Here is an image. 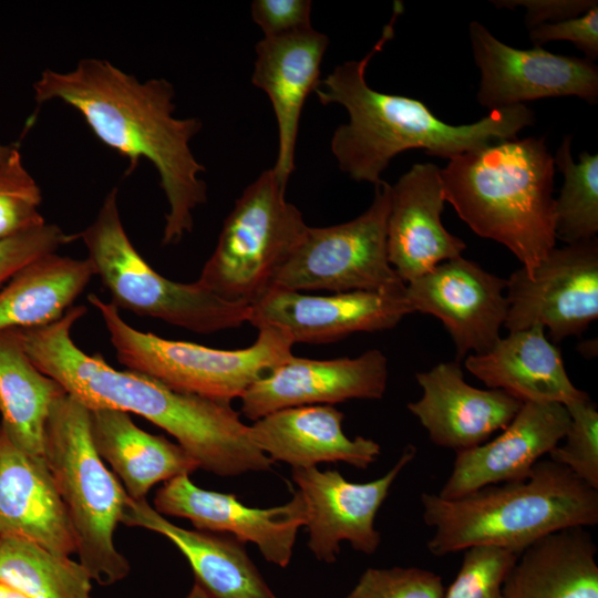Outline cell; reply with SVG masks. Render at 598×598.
I'll list each match as a JSON object with an SVG mask.
<instances>
[{"mask_svg": "<svg viewBox=\"0 0 598 598\" xmlns=\"http://www.w3.org/2000/svg\"><path fill=\"white\" fill-rule=\"evenodd\" d=\"M33 91L38 104L58 100L75 109L103 144L130 159V172L142 158L154 165L169 206L163 245L192 231L193 212L207 199L205 168L189 145L202 122L174 116L168 81L141 82L106 60L84 58L68 72L44 70Z\"/></svg>", "mask_w": 598, "mask_h": 598, "instance_id": "cell-2", "label": "cell"}, {"mask_svg": "<svg viewBox=\"0 0 598 598\" xmlns=\"http://www.w3.org/2000/svg\"><path fill=\"white\" fill-rule=\"evenodd\" d=\"M442 578L419 567L368 568L346 598H443Z\"/></svg>", "mask_w": 598, "mask_h": 598, "instance_id": "cell-35", "label": "cell"}, {"mask_svg": "<svg viewBox=\"0 0 598 598\" xmlns=\"http://www.w3.org/2000/svg\"><path fill=\"white\" fill-rule=\"evenodd\" d=\"M87 300L100 312L118 361L179 392L230 403L293 355L291 337L276 327L258 328L248 348L221 350L142 332L123 320L114 303L92 293Z\"/></svg>", "mask_w": 598, "mask_h": 598, "instance_id": "cell-7", "label": "cell"}, {"mask_svg": "<svg viewBox=\"0 0 598 598\" xmlns=\"http://www.w3.org/2000/svg\"><path fill=\"white\" fill-rule=\"evenodd\" d=\"M154 509L162 515L186 518L198 530L228 533L241 543L256 544L264 558L287 567L300 527L306 524V505L299 491L283 505L249 507L235 494L207 491L189 475L164 483L154 497Z\"/></svg>", "mask_w": 598, "mask_h": 598, "instance_id": "cell-16", "label": "cell"}, {"mask_svg": "<svg viewBox=\"0 0 598 598\" xmlns=\"http://www.w3.org/2000/svg\"><path fill=\"white\" fill-rule=\"evenodd\" d=\"M466 369L488 389L505 391L523 403L568 405L589 395L570 381L559 349L538 326L508 332L482 354H470Z\"/></svg>", "mask_w": 598, "mask_h": 598, "instance_id": "cell-24", "label": "cell"}, {"mask_svg": "<svg viewBox=\"0 0 598 598\" xmlns=\"http://www.w3.org/2000/svg\"><path fill=\"white\" fill-rule=\"evenodd\" d=\"M329 39L312 27L262 38L255 47L252 84L265 91L278 125V155L272 171L287 185L295 169V148L303 104L320 82Z\"/></svg>", "mask_w": 598, "mask_h": 598, "instance_id": "cell-21", "label": "cell"}, {"mask_svg": "<svg viewBox=\"0 0 598 598\" xmlns=\"http://www.w3.org/2000/svg\"><path fill=\"white\" fill-rule=\"evenodd\" d=\"M414 312L404 293L348 291L328 296L271 287L250 305L254 327L285 330L295 343H328L395 327Z\"/></svg>", "mask_w": 598, "mask_h": 598, "instance_id": "cell-15", "label": "cell"}, {"mask_svg": "<svg viewBox=\"0 0 598 598\" xmlns=\"http://www.w3.org/2000/svg\"><path fill=\"white\" fill-rule=\"evenodd\" d=\"M422 396L408 410L432 443L456 452L475 447L503 430L523 402L505 391L470 385L458 361L442 362L415 374Z\"/></svg>", "mask_w": 598, "mask_h": 598, "instance_id": "cell-20", "label": "cell"}, {"mask_svg": "<svg viewBox=\"0 0 598 598\" xmlns=\"http://www.w3.org/2000/svg\"><path fill=\"white\" fill-rule=\"evenodd\" d=\"M64 389L30 360L18 329L0 331V429L24 454L44 458L45 427Z\"/></svg>", "mask_w": 598, "mask_h": 598, "instance_id": "cell-28", "label": "cell"}, {"mask_svg": "<svg viewBox=\"0 0 598 598\" xmlns=\"http://www.w3.org/2000/svg\"><path fill=\"white\" fill-rule=\"evenodd\" d=\"M445 202L441 168L433 163L414 164L391 185L388 258L405 285L466 248L442 224Z\"/></svg>", "mask_w": 598, "mask_h": 598, "instance_id": "cell-19", "label": "cell"}, {"mask_svg": "<svg viewBox=\"0 0 598 598\" xmlns=\"http://www.w3.org/2000/svg\"><path fill=\"white\" fill-rule=\"evenodd\" d=\"M481 71L477 102L493 110L545 97L598 101V68L588 59L555 54L540 47L517 49L495 38L481 22L468 25Z\"/></svg>", "mask_w": 598, "mask_h": 598, "instance_id": "cell-12", "label": "cell"}, {"mask_svg": "<svg viewBox=\"0 0 598 598\" xmlns=\"http://www.w3.org/2000/svg\"><path fill=\"white\" fill-rule=\"evenodd\" d=\"M388 375V359L378 349L330 360L292 355L243 393L240 411L256 421L288 408L378 400L385 392Z\"/></svg>", "mask_w": 598, "mask_h": 598, "instance_id": "cell-17", "label": "cell"}, {"mask_svg": "<svg viewBox=\"0 0 598 598\" xmlns=\"http://www.w3.org/2000/svg\"><path fill=\"white\" fill-rule=\"evenodd\" d=\"M44 460L71 523L79 561L99 585L124 579L131 566L114 545V532L130 497L93 445L90 410L68 393L51 410Z\"/></svg>", "mask_w": 598, "mask_h": 598, "instance_id": "cell-6", "label": "cell"}, {"mask_svg": "<svg viewBox=\"0 0 598 598\" xmlns=\"http://www.w3.org/2000/svg\"><path fill=\"white\" fill-rule=\"evenodd\" d=\"M424 523L434 528L427 549L445 556L473 546L522 553L553 533L598 523V489L567 467L540 460L518 482L494 484L455 499L421 495Z\"/></svg>", "mask_w": 598, "mask_h": 598, "instance_id": "cell-5", "label": "cell"}, {"mask_svg": "<svg viewBox=\"0 0 598 598\" xmlns=\"http://www.w3.org/2000/svg\"><path fill=\"white\" fill-rule=\"evenodd\" d=\"M570 143L571 137L565 136L554 156L564 175L555 199V235L567 245L594 239L598 231V155L582 152L576 163Z\"/></svg>", "mask_w": 598, "mask_h": 598, "instance_id": "cell-31", "label": "cell"}, {"mask_svg": "<svg viewBox=\"0 0 598 598\" xmlns=\"http://www.w3.org/2000/svg\"><path fill=\"white\" fill-rule=\"evenodd\" d=\"M76 238L78 235L65 234L58 225L44 223L0 240V287L31 261L56 252Z\"/></svg>", "mask_w": 598, "mask_h": 598, "instance_id": "cell-36", "label": "cell"}, {"mask_svg": "<svg viewBox=\"0 0 598 598\" xmlns=\"http://www.w3.org/2000/svg\"><path fill=\"white\" fill-rule=\"evenodd\" d=\"M506 291L508 332L538 326L555 343L580 336L598 318L597 238L553 248L530 277L514 271Z\"/></svg>", "mask_w": 598, "mask_h": 598, "instance_id": "cell-11", "label": "cell"}, {"mask_svg": "<svg viewBox=\"0 0 598 598\" xmlns=\"http://www.w3.org/2000/svg\"><path fill=\"white\" fill-rule=\"evenodd\" d=\"M402 11V3L395 2L391 20L369 53L337 65L315 91L321 104H340L349 114V122L336 128L330 143L339 168L350 178L374 186L382 181L381 174L392 158L406 150L421 148L429 155L451 159L516 138L535 123L533 110L519 104L493 110L471 124L453 125L436 117L420 100L370 87L367 66L393 38Z\"/></svg>", "mask_w": 598, "mask_h": 598, "instance_id": "cell-3", "label": "cell"}, {"mask_svg": "<svg viewBox=\"0 0 598 598\" xmlns=\"http://www.w3.org/2000/svg\"><path fill=\"white\" fill-rule=\"evenodd\" d=\"M13 146L0 144V164L3 163L11 154Z\"/></svg>", "mask_w": 598, "mask_h": 598, "instance_id": "cell-42", "label": "cell"}, {"mask_svg": "<svg viewBox=\"0 0 598 598\" xmlns=\"http://www.w3.org/2000/svg\"><path fill=\"white\" fill-rule=\"evenodd\" d=\"M86 312L72 306L58 321L18 329L25 353L45 375L89 410L137 414L176 439L199 468L223 477L270 470L274 462L254 443L249 425L230 403L179 392L133 370L118 371L89 355L71 337Z\"/></svg>", "mask_w": 598, "mask_h": 598, "instance_id": "cell-1", "label": "cell"}, {"mask_svg": "<svg viewBox=\"0 0 598 598\" xmlns=\"http://www.w3.org/2000/svg\"><path fill=\"white\" fill-rule=\"evenodd\" d=\"M0 580L29 598H91L92 578L80 561L13 535H0Z\"/></svg>", "mask_w": 598, "mask_h": 598, "instance_id": "cell-30", "label": "cell"}, {"mask_svg": "<svg viewBox=\"0 0 598 598\" xmlns=\"http://www.w3.org/2000/svg\"><path fill=\"white\" fill-rule=\"evenodd\" d=\"M390 200L391 185L382 179L374 186L371 205L360 216L333 226H308L272 287L405 293L406 285L388 258Z\"/></svg>", "mask_w": 598, "mask_h": 598, "instance_id": "cell-10", "label": "cell"}, {"mask_svg": "<svg viewBox=\"0 0 598 598\" xmlns=\"http://www.w3.org/2000/svg\"><path fill=\"white\" fill-rule=\"evenodd\" d=\"M122 524L158 533L188 560L196 582L214 598H276L243 543L233 536L179 527L146 499L128 501Z\"/></svg>", "mask_w": 598, "mask_h": 598, "instance_id": "cell-25", "label": "cell"}, {"mask_svg": "<svg viewBox=\"0 0 598 598\" xmlns=\"http://www.w3.org/2000/svg\"><path fill=\"white\" fill-rule=\"evenodd\" d=\"M94 275L89 258L74 259L56 252L37 258L0 290V331L58 321Z\"/></svg>", "mask_w": 598, "mask_h": 598, "instance_id": "cell-29", "label": "cell"}, {"mask_svg": "<svg viewBox=\"0 0 598 598\" xmlns=\"http://www.w3.org/2000/svg\"><path fill=\"white\" fill-rule=\"evenodd\" d=\"M492 2L497 8H526L525 24L528 29L579 17L598 3L596 0H502Z\"/></svg>", "mask_w": 598, "mask_h": 598, "instance_id": "cell-39", "label": "cell"}, {"mask_svg": "<svg viewBox=\"0 0 598 598\" xmlns=\"http://www.w3.org/2000/svg\"><path fill=\"white\" fill-rule=\"evenodd\" d=\"M90 432L97 454L110 463L131 499H145L157 483L199 468L179 444L140 429L125 412L90 410Z\"/></svg>", "mask_w": 598, "mask_h": 598, "instance_id": "cell-26", "label": "cell"}, {"mask_svg": "<svg viewBox=\"0 0 598 598\" xmlns=\"http://www.w3.org/2000/svg\"><path fill=\"white\" fill-rule=\"evenodd\" d=\"M0 598H29L14 587L0 580Z\"/></svg>", "mask_w": 598, "mask_h": 598, "instance_id": "cell-40", "label": "cell"}, {"mask_svg": "<svg viewBox=\"0 0 598 598\" xmlns=\"http://www.w3.org/2000/svg\"><path fill=\"white\" fill-rule=\"evenodd\" d=\"M597 546L585 527L566 528L525 548L507 574L505 598H598Z\"/></svg>", "mask_w": 598, "mask_h": 598, "instance_id": "cell-27", "label": "cell"}, {"mask_svg": "<svg viewBox=\"0 0 598 598\" xmlns=\"http://www.w3.org/2000/svg\"><path fill=\"white\" fill-rule=\"evenodd\" d=\"M554 173L545 137L499 141L441 168L445 200L460 218L508 248L529 277L557 243Z\"/></svg>", "mask_w": 598, "mask_h": 598, "instance_id": "cell-4", "label": "cell"}, {"mask_svg": "<svg viewBox=\"0 0 598 598\" xmlns=\"http://www.w3.org/2000/svg\"><path fill=\"white\" fill-rule=\"evenodd\" d=\"M518 556L497 546L465 549L460 570L443 598H505L503 585Z\"/></svg>", "mask_w": 598, "mask_h": 598, "instance_id": "cell-34", "label": "cell"}, {"mask_svg": "<svg viewBox=\"0 0 598 598\" xmlns=\"http://www.w3.org/2000/svg\"><path fill=\"white\" fill-rule=\"evenodd\" d=\"M570 424L565 443L549 452V460L567 467L579 480L598 489V411L588 396L566 405ZM563 439V440H564Z\"/></svg>", "mask_w": 598, "mask_h": 598, "instance_id": "cell-33", "label": "cell"}, {"mask_svg": "<svg viewBox=\"0 0 598 598\" xmlns=\"http://www.w3.org/2000/svg\"><path fill=\"white\" fill-rule=\"evenodd\" d=\"M41 189L17 147L0 164V240L45 223L39 212Z\"/></svg>", "mask_w": 598, "mask_h": 598, "instance_id": "cell-32", "label": "cell"}, {"mask_svg": "<svg viewBox=\"0 0 598 598\" xmlns=\"http://www.w3.org/2000/svg\"><path fill=\"white\" fill-rule=\"evenodd\" d=\"M78 237L118 309L203 334L248 322L250 305L223 299L197 281L169 280L143 259L122 224L116 188L109 192L93 223Z\"/></svg>", "mask_w": 598, "mask_h": 598, "instance_id": "cell-8", "label": "cell"}, {"mask_svg": "<svg viewBox=\"0 0 598 598\" xmlns=\"http://www.w3.org/2000/svg\"><path fill=\"white\" fill-rule=\"evenodd\" d=\"M311 1L307 0H255L251 16L260 27L264 38L298 32L310 24Z\"/></svg>", "mask_w": 598, "mask_h": 598, "instance_id": "cell-38", "label": "cell"}, {"mask_svg": "<svg viewBox=\"0 0 598 598\" xmlns=\"http://www.w3.org/2000/svg\"><path fill=\"white\" fill-rule=\"evenodd\" d=\"M570 424L560 403L525 402L493 441L456 452L451 475L437 495L455 499L482 487L527 478L558 445Z\"/></svg>", "mask_w": 598, "mask_h": 598, "instance_id": "cell-18", "label": "cell"}, {"mask_svg": "<svg viewBox=\"0 0 598 598\" xmlns=\"http://www.w3.org/2000/svg\"><path fill=\"white\" fill-rule=\"evenodd\" d=\"M530 41L540 47L550 41H570L586 59L598 58V3L579 17L544 23L529 29Z\"/></svg>", "mask_w": 598, "mask_h": 598, "instance_id": "cell-37", "label": "cell"}, {"mask_svg": "<svg viewBox=\"0 0 598 598\" xmlns=\"http://www.w3.org/2000/svg\"><path fill=\"white\" fill-rule=\"evenodd\" d=\"M272 168L243 192L226 217L217 245L196 280L223 299L251 305L269 288L308 225L286 200Z\"/></svg>", "mask_w": 598, "mask_h": 598, "instance_id": "cell-9", "label": "cell"}, {"mask_svg": "<svg viewBox=\"0 0 598 598\" xmlns=\"http://www.w3.org/2000/svg\"><path fill=\"white\" fill-rule=\"evenodd\" d=\"M185 598H214L198 582L195 581Z\"/></svg>", "mask_w": 598, "mask_h": 598, "instance_id": "cell-41", "label": "cell"}, {"mask_svg": "<svg viewBox=\"0 0 598 598\" xmlns=\"http://www.w3.org/2000/svg\"><path fill=\"white\" fill-rule=\"evenodd\" d=\"M415 454L416 447L406 445L388 473L367 483L349 482L336 470L292 468L291 477L306 505L308 547L318 560L334 563L341 542L368 555L377 551L381 534L374 527L375 515Z\"/></svg>", "mask_w": 598, "mask_h": 598, "instance_id": "cell-13", "label": "cell"}, {"mask_svg": "<svg viewBox=\"0 0 598 598\" xmlns=\"http://www.w3.org/2000/svg\"><path fill=\"white\" fill-rule=\"evenodd\" d=\"M507 280L462 256L443 261L405 286L413 311L439 318L457 358L488 352L501 339L507 315Z\"/></svg>", "mask_w": 598, "mask_h": 598, "instance_id": "cell-14", "label": "cell"}, {"mask_svg": "<svg viewBox=\"0 0 598 598\" xmlns=\"http://www.w3.org/2000/svg\"><path fill=\"white\" fill-rule=\"evenodd\" d=\"M343 419L333 405H303L267 414L249 429L256 446L272 462H285L292 468L343 462L365 470L377 461L381 447L363 436L349 439L342 430Z\"/></svg>", "mask_w": 598, "mask_h": 598, "instance_id": "cell-23", "label": "cell"}, {"mask_svg": "<svg viewBox=\"0 0 598 598\" xmlns=\"http://www.w3.org/2000/svg\"><path fill=\"white\" fill-rule=\"evenodd\" d=\"M0 535L76 554L74 533L44 458L17 448L0 429Z\"/></svg>", "mask_w": 598, "mask_h": 598, "instance_id": "cell-22", "label": "cell"}]
</instances>
